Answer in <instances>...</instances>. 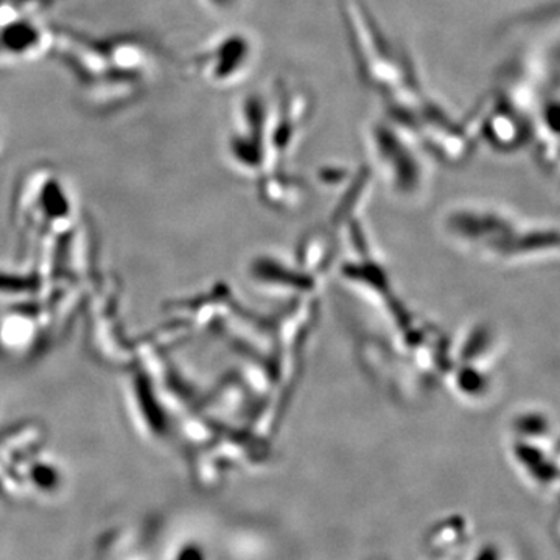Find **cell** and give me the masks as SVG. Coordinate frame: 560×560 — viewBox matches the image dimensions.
Here are the masks:
<instances>
[{
  "label": "cell",
  "mask_w": 560,
  "mask_h": 560,
  "mask_svg": "<svg viewBox=\"0 0 560 560\" xmlns=\"http://www.w3.org/2000/svg\"><path fill=\"white\" fill-rule=\"evenodd\" d=\"M370 142L375 160L396 186H404L401 189L408 190V184L415 186L419 183L422 165L401 128L388 121H375L370 130Z\"/></svg>",
  "instance_id": "6da1fadb"
},
{
  "label": "cell",
  "mask_w": 560,
  "mask_h": 560,
  "mask_svg": "<svg viewBox=\"0 0 560 560\" xmlns=\"http://www.w3.org/2000/svg\"><path fill=\"white\" fill-rule=\"evenodd\" d=\"M270 113L267 103L260 95L245 98L238 117V127L230 139V151L238 164L245 167H259L260 161L270 153L268 149V130H270Z\"/></svg>",
  "instance_id": "7a4b0ae2"
},
{
  "label": "cell",
  "mask_w": 560,
  "mask_h": 560,
  "mask_svg": "<svg viewBox=\"0 0 560 560\" xmlns=\"http://www.w3.org/2000/svg\"><path fill=\"white\" fill-rule=\"evenodd\" d=\"M254 58V44L241 32L228 33L206 49L198 60L205 79L217 86L235 83L248 72Z\"/></svg>",
  "instance_id": "3957f363"
},
{
  "label": "cell",
  "mask_w": 560,
  "mask_h": 560,
  "mask_svg": "<svg viewBox=\"0 0 560 560\" xmlns=\"http://www.w3.org/2000/svg\"><path fill=\"white\" fill-rule=\"evenodd\" d=\"M307 98L301 92L282 88L279 105L270 113V130H268V149L276 158L287 156L291 145L296 142L307 116Z\"/></svg>",
  "instance_id": "277c9868"
},
{
  "label": "cell",
  "mask_w": 560,
  "mask_h": 560,
  "mask_svg": "<svg viewBox=\"0 0 560 560\" xmlns=\"http://www.w3.org/2000/svg\"><path fill=\"white\" fill-rule=\"evenodd\" d=\"M466 537V523L463 522V518H456V521H447L440 526H434L427 539V545L431 551L447 552L456 550L459 545L464 544Z\"/></svg>",
  "instance_id": "5b68a950"
},
{
  "label": "cell",
  "mask_w": 560,
  "mask_h": 560,
  "mask_svg": "<svg viewBox=\"0 0 560 560\" xmlns=\"http://www.w3.org/2000/svg\"><path fill=\"white\" fill-rule=\"evenodd\" d=\"M471 560H501V552L499 548L493 547V545H488V547L485 545Z\"/></svg>",
  "instance_id": "8992f818"
},
{
  "label": "cell",
  "mask_w": 560,
  "mask_h": 560,
  "mask_svg": "<svg viewBox=\"0 0 560 560\" xmlns=\"http://www.w3.org/2000/svg\"><path fill=\"white\" fill-rule=\"evenodd\" d=\"M213 10L230 11L237 7L238 0H205Z\"/></svg>",
  "instance_id": "52a82bcc"
}]
</instances>
